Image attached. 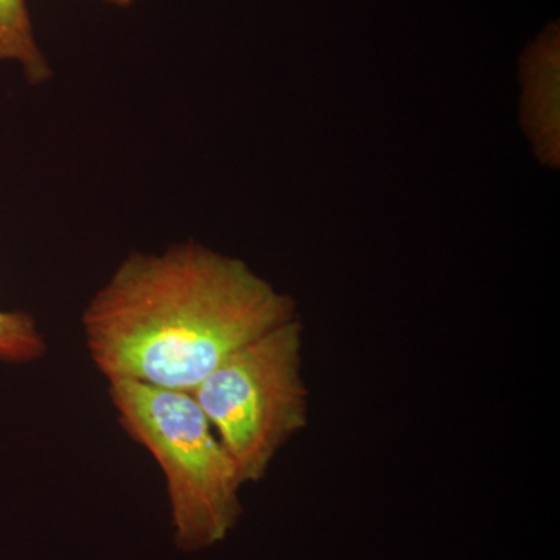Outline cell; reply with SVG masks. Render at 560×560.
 Instances as JSON below:
<instances>
[{
    "mask_svg": "<svg viewBox=\"0 0 560 560\" xmlns=\"http://www.w3.org/2000/svg\"><path fill=\"white\" fill-rule=\"evenodd\" d=\"M108 383L121 429L164 475L176 550L194 555L226 540L241 522L246 485L194 394L127 378Z\"/></svg>",
    "mask_w": 560,
    "mask_h": 560,
    "instance_id": "2",
    "label": "cell"
},
{
    "mask_svg": "<svg viewBox=\"0 0 560 560\" xmlns=\"http://www.w3.org/2000/svg\"><path fill=\"white\" fill-rule=\"evenodd\" d=\"M0 62L20 66L31 86H43L54 77L36 40L27 0H0Z\"/></svg>",
    "mask_w": 560,
    "mask_h": 560,
    "instance_id": "4",
    "label": "cell"
},
{
    "mask_svg": "<svg viewBox=\"0 0 560 560\" xmlns=\"http://www.w3.org/2000/svg\"><path fill=\"white\" fill-rule=\"evenodd\" d=\"M46 353V338L32 313L0 311V363L32 364Z\"/></svg>",
    "mask_w": 560,
    "mask_h": 560,
    "instance_id": "5",
    "label": "cell"
},
{
    "mask_svg": "<svg viewBox=\"0 0 560 560\" xmlns=\"http://www.w3.org/2000/svg\"><path fill=\"white\" fill-rule=\"evenodd\" d=\"M101 2L113 7H120V9H128V7L135 5L138 0H101Z\"/></svg>",
    "mask_w": 560,
    "mask_h": 560,
    "instance_id": "6",
    "label": "cell"
},
{
    "mask_svg": "<svg viewBox=\"0 0 560 560\" xmlns=\"http://www.w3.org/2000/svg\"><path fill=\"white\" fill-rule=\"evenodd\" d=\"M302 349L304 329L294 318L232 352L191 390L245 485L264 480L308 425Z\"/></svg>",
    "mask_w": 560,
    "mask_h": 560,
    "instance_id": "3",
    "label": "cell"
},
{
    "mask_svg": "<svg viewBox=\"0 0 560 560\" xmlns=\"http://www.w3.org/2000/svg\"><path fill=\"white\" fill-rule=\"evenodd\" d=\"M294 318L289 294L245 261L183 242L121 260L81 326L106 381L191 393L232 352Z\"/></svg>",
    "mask_w": 560,
    "mask_h": 560,
    "instance_id": "1",
    "label": "cell"
}]
</instances>
